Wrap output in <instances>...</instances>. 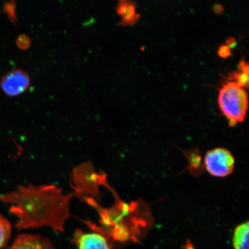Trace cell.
Here are the masks:
<instances>
[{
	"label": "cell",
	"instance_id": "1",
	"mask_svg": "<svg viewBox=\"0 0 249 249\" xmlns=\"http://www.w3.org/2000/svg\"><path fill=\"white\" fill-rule=\"evenodd\" d=\"M71 196L64 195L54 186L30 185L0 195V200L12 205L10 212L18 217V228L49 226L54 231L62 232L70 216Z\"/></svg>",
	"mask_w": 249,
	"mask_h": 249
},
{
	"label": "cell",
	"instance_id": "2",
	"mask_svg": "<svg viewBox=\"0 0 249 249\" xmlns=\"http://www.w3.org/2000/svg\"><path fill=\"white\" fill-rule=\"evenodd\" d=\"M218 101L230 125H235L245 120L248 107V93L235 82L224 84L220 90Z\"/></svg>",
	"mask_w": 249,
	"mask_h": 249
},
{
	"label": "cell",
	"instance_id": "3",
	"mask_svg": "<svg viewBox=\"0 0 249 249\" xmlns=\"http://www.w3.org/2000/svg\"><path fill=\"white\" fill-rule=\"evenodd\" d=\"M235 160L231 152L224 148H216L205 155V169L211 176L223 178L230 175L234 169Z\"/></svg>",
	"mask_w": 249,
	"mask_h": 249
},
{
	"label": "cell",
	"instance_id": "4",
	"mask_svg": "<svg viewBox=\"0 0 249 249\" xmlns=\"http://www.w3.org/2000/svg\"><path fill=\"white\" fill-rule=\"evenodd\" d=\"M30 77L26 71L14 70L8 71L1 77L0 86L9 96H17L22 94L30 85Z\"/></svg>",
	"mask_w": 249,
	"mask_h": 249
},
{
	"label": "cell",
	"instance_id": "5",
	"mask_svg": "<svg viewBox=\"0 0 249 249\" xmlns=\"http://www.w3.org/2000/svg\"><path fill=\"white\" fill-rule=\"evenodd\" d=\"M73 240L78 249H114L107 239L98 232L86 233L78 230Z\"/></svg>",
	"mask_w": 249,
	"mask_h": 249
},
{
	"label": "cell",
	"instance_id": "6",
	"mask_svg": "<svg viewBox=\"0 0 249 249\" xmlns=\"http://www.w3.org/2000/svg\"><path fill=\"white\" fill-rule=\"evenodd\" d=\"M8 249H55L48 239L38 235H18Z\"/></svg>",
	"mask_w": 249,
	"mask_h": 249
},
{
	"label": "cell",
	"instance_id": "7",
	"mask_svg": "<svg viewBox=\"0 0 249 249\" xmlns=\"http://www.w3.org/2000/svg\"><path fill=\"white\" fill-rule=\"evenodd\" d=\"M116 11L121 17L120 25H133L139 19L140 15L136 11V5L132 1L120 0L118 2Z\"/></svg>",
	"mask_w": 249,
	"mask_h": 249
},
{
	"label": "cell",
	"instance_id": "8",
	"mask_svg": "<svg viewBox=\"0 0 249 249\" xmlns=\"http://www.w3.org/2000/svg\"><path fill=\"white\" fill-rule=\"evenodd\" d=\"M249 222L236 227L232 239L235 249H249Z\"/></svg>",
	"mask_w": 249,
	"mask_h": 249
},
{
	"label": "cell",
	"instance_id": "9",
	"mask_svg": "<svg viewBox=\"0 0 249 249\" xmlns=\"http://www.w3.org/2000/svg\"><path fill=\"white\" fill-rule=\"evenodd\" d=\"M11 226L10 223L0 214V249L4 247L10 238Z\"/></svg>",
	"mask_w": 249,
	"mask_h": 249
},
{
	"label": "cell",
	"instance_id": "10",
	"mask_svg": "<svg viewBox=\"0 0 249 249\" xmlns=\"http://www.w3.org/2000/svg\"><path fill=\"white\" fill-rule=\"evenodd\" d=\"M16 4L15 2L12 1L11 2H5L3 6V10L5 13L7 14L9 19L12 23L15 24L17 21V16L15 14Z\"/></svg>",
	"mask_w": 249,
	"mask_h": 249
},
{
	"label": "cell",
	"instance_id": "11",
	"mask_svg": "<svg viewBox=\"0 0 249 249\" xmlns=\"http://www.w3.org/2000/svg\"><path fill=\"white\" fill-rule=\"evenodd\" d=\"M231 79H235V82L238 85L244 88L249 86V74H247L242 71L241 72H235L231 74Z\"/></svg>",
	"mask_w": 249,
	"mask_h": 249
},
{
	"label": "cell",
	"instance_id": "12",
	"mask_svg": "<svg viewBox=\"0 0 249 249\" xmlns=\"http://www.w3.org/2000/svg\"><path fill=\"white\" fill-rule=\"evenodd\" d=\"M31 40L29 36L24 34L18 36L17 40V44L18 48L21 50H26L30 48Z\"/></svg>",
	"mask_w": 249,
	"mask_h": 249
},
{
	"label": "cell",
	"instance_id": "13",
	"mask_svg": "<svg viewBox=\"0 0 249 249\" xmlns=\"http://www.w3.org/2000/svg\"><path fill=\"white\" fill-rule=\"evenodd\" d=\"M218 54L221 57L227 58L231 55V50L226 45H222L218 51Z\"/></svg>",
	"mask_w": 249,
	"mask_h": 249
},
{
	"label": "cell",
	"instance_id": "14",
	"mask_svg": "<svg viewBox=\"0 0 249 249\" xmlns=\"http://www.w3.org/2000/svg\"><path fill=\"white\" fill-rule=\"evenodd\" d=\"M236 40L233 38H230L227 40L226 45L229 47L230 49L234 48L236 46Z\"/></svg>",
	"mask_w": 249,
	"mask_h": 249
},
{
	"label": "cell",
	"instance_id": "15",
	"mask_svg": "<svg viewBox=\"0 0 249 249\" xmlns=\"http://www.w3.org/2000/svg\"><path fill=\"white\" fill-rule=\"evenodd\" d=\"M213 10L215 11L216 13L220 14L223 10V6L220 4H216L214 6Z\"/></svg>",
	"mask_w": 249,
	"mask_h": 249
}]
</instances>
